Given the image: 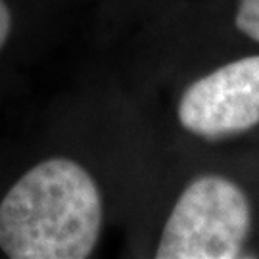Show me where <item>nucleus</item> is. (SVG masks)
<instances>
[{
    "label": "nucleus",
    "mask_w": 259,
    "mask_h": 259,
    "mask_svg": "<svg viewBox=\"0 0 259 259\" xmlns=\"http://www.w3.org/2000/svg\"><path fill=\"white\" fill-rule=\"evenodd\" d=\"M100 229V188L67 157L29 169L0 204V248L12 259H84Z\"/></svg>",
    "instance_id": "1"
},
{
    "label": "nucleus",
    "mask_w": 259,
    "mask_h": 259,
    "mask_svg": "<svg viewBox=\"0 0 259 259\" xmlns=\"http://www.w3.org/2000/svg\"><path fill=\"white\" fill-rule=\"evenodd\" d=\"M251 231L248 196L231 179L202 175L183 190L167 219L157 259H236Z\"/></svg>",
    "instance_id": "2"
},
{
    "label": "nucleus",
    "mask_w": 259,
    "mask_h": 259,
    "mask_svg": "<svg viewBox=\"0 0 259 259\" xmlns=\"http://www.w3.org/2000/svg\"><path fill=\"white\" fill-rule=\"evenodd\" d=\"M179 121L207 140L229 139L259 125V56H248L198 79L179 102Z\"/></svg>",
    "instance_id": "3"
},
{
    "label": "nucleus",
    "mask_w": 259,
    "mask_h": 259,
    "mask_svg": "<svg viewBox=\"0 0 259 259\" xmlns=\"http://www.w3.org/2000/svg\"><path fill=\"white\" fill-rule=\"evenodd\" d=\"M234 23L246 37L259 42V0H240Z\"/></svg>",
    "instance_id": "4"
},
{
    "label": "nucleus",
    "mask_w": 259,
    "mask_h": 259,
    "mask_svg": "<svg viewBox=\"0 0 259 259\" xmlns=\"http://www.w3.org/2000/svg\"><path fill=\"white\" fill-rule=\"evenodd\" d=\"M10 31H12V16H10V10L6 6V2L0 0V48L6 45V40L10 37Z\"/></svg>",
    "instance_id": "5"
}]
</instances>
